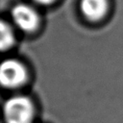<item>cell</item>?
<instances>
[{
	"mask_svg": "<svg viewBox=\"0 0 123 123\" xmlns=\"http://www.w3.org/2000/svg\"><path fill=\"white\" fill-rule=\"evenodd\" d=\"M6 123H31L34 116L32 101L23 95L9 98L3 107Z\"/></svg>",
	"mask_w": 123,
	"mask_h": 123,
	"instance_id": "1",
	"label": "cell"
},
{
	"mask_svg": "<svg viewBox=\"0 0 123 123\" xmlns=\"http://www.w3.org/2000/svg\"><path fill=\"white\" fill-rule=\"evenodd\" d=\"M27 79V71L24 65L12 59L6 60L0 67V81L7 88H16L22 86Z\"/></svg>",
	"mask_w": 123,
	"mask_h": 123,
	"instance_id": "2",
	"label": "cell"
},
{
	"mask_svg": "<svg viewBox=\"0 0 123 123\" xmlns=\"http://www.w3.org/2000/svg\"><path fill=\"white\" fill-rule=\"evenodd\" d=\"M12 17L14 24L22 31L33 32L37 29L39 22L37 12L30 6L18 4L12 10Z\"/></svg>",
	"mask_w": 123,
	"mask_h": 123,
	"instance_id": "3",
	"label": "cell"
},
{
	"mask_svg": "<svg viewBox=\"0 0 123 123\" xmlns=\"http://www.w3.org/2000/svg\"><path fill=\"white\" fill-rule=\"evenodd\" d=\"M81 10L84 15L90 20L101 19L108 11L107 0H82Z\"/></svg>",
	"mask_w": 123,
	"mask_h": 123,
	"instance_id": "4",
	"label": "cell"
},
{
	"mask_svg": "<svg viewBox=\"0 0 123 123\" xmlns=\"http://www.w3.org/2000/svg\"><path fill=\"white\" fill-rule=\"evenodd\" d=\"M0 47L1 50L4 51L9 49L14 43V35L10 24L6 23L5 21H2L0 24Z\"/></svg>",
	"mask_w": 123,
	"mask_h": 123,
	"instance_id": "5",
	"label": "cell"
},
{
	"mask_svg": "<svg viewBox=\"0 0 123 123\" xmlns=\"http://www.w3.org/2000/svg\"><path fill=\"white\" fill-rule=\"evenodd\" d=\"M35 1L39 3V4H49V3H51L54 0H35Z\"/></svg>",
	"mask_w": 123,
	"mask_h": 123,
	"instance_id": "6",
	"label": "cell"
}]
</instances>
